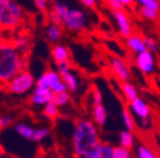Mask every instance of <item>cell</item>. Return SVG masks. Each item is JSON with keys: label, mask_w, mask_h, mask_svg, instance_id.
Returning a JSON list of instances; mask_svg holds the SVG:
<instances>
[{"label": "cell", "mask_w": 160, "mask_h": 158, "mask_svg": "<svg viewBox=\"0 0 160 158\" xmlns=\"http://www.w3.org/2000/svg\"><path fill=\"white\" fill-rule=\"evenodd\" d=\"M28 56L19 51L10 38H0V86H5L19 72L27 70Z\"/></svg>", "instance_id": "obj_1"}, {"label": "cell", "mask_w": 160, "mask_h": 158, "mask_svg": "<svg viewBox=\"0 0 160 158\" xmlns=\"http://www.w3.org/2000/svg\"><path fill=\"white\" fill-rule=\"evenodd\" d=\"M101 143L99 129L92 119L82 118L76 120L71 137V147L75 158H82L87 152Z\"/></svg>", "instance_id": "obj_2"}, {"label": "cell", "mask_w": 160, "mask_h": 158, "mask_svg": "<svg viewBox=\"0 0 160 158\" xmlns=\"http://www.w3.org/2000/svg\"><path fill=\"white\" fill-rule=\"evenodd\" d=\"M27 19L24 8L15 0H0V27L7 32L21 29Z\"/></svg>", "instance_id": "obj_3"}, {"label": "cell", "mask_w": 160, "mask_h": 158, "mask_svg": "<svg viewBox=\"0 0 160 158\" xmlns=\"http://www.w3.org/2000/svg\"><path fill=\"white\" fill-rule=\"evenodd\" d=\"M36 82H37V80L34 78L33 73L29 70H23L15 77H13L4 86V89L10 95L22 96V95L31 94L32 90L36 87Z\"/></svg>", "instance_id": "obj_4"}, {"label": "cell", "mask_w": 160, "mask_h": 158, "mask_svg": "<svg viewBox=\"0 0 160 158\" xmlns=\"http://www.w3.org/2000/svg\"><path fill=\"white\" fill-rule=\"evenodd\" d=\"M62 28L71 33H83L89 26V19L85 10L80 8H69L62 18Z\"/></svg>", "instance_id": "obj_5"}, {"label": "cell", "mask_w": 160, "mask_h": 158, "mask_svg": "<svg viewBox=\"0 0 160 158\" xmlns=\"http://www.w3.org/2000/svg\"><path fill=\"white\" fill-rule=\"evenodd\" d=\"M36 86L52 90L55 94H60V92H64V91H69L68 87H66V85H65V82L62 81L61 75L58 73L57 70H52V68L46 70L41 76L37 78Z\"/></svg>", "instance_id": "obj_6"}, {"label": "cell", "mask_w": 160, "mask_h": 158, "mask_svg": "<svg viewBox=\"0 0 160 158\" xmlns=\"http://www.w3.org/2000/svg\"><path fill=\"white\" fill-rule=\"evenodd\" d=\"M127 109L130 110V113L133 115V118L136 120H138V124L142 129H146L150 127L151 124V119H150V106L149 104L141 97H137L136 100L128 103Z\"/></svg>", "instance_id": "obj_7"}, {"label": "cell", "mask_w": 160, "mask_h": 158, "mask_svg": "<svg viewBox=\"0 0 160 158\" xmlns=\"http://www.w3.org/2000/svg\"><path fill=\"white\" fill-rule=\"evenodd\" d=\"M56 70L58 71V73L61 75L62 77V81L65 82L68 90L74 94L79 90L80 87V80H79V76L78 73L72 70L71 63L70 62H62V63H57L56 65Z\"/></svg>", "instance_id": "obj_8"}, {"label": "cell", "mask_w": 160, "mask_h": 158, "mask_svg": "<svg viewBox=\"0 0 160 158\" xmlns=\"http://www.w3.org/2000/svg\"><path fill=\"white\" fill-rule=\"evenodd\" d=\"M53 97H55V92L52 90L36 86L32 90V92L29 94V96H28V103L32 106L43 109L47 104L53 101Z\"/></svg>", "instance_id": "obj_9"}, {"label": "cell", "mask_w": 160, "mask_h": 158, "mask_svg": "<svg viewBox=\"0 0 160 158\" xmlns=\"http://www.w3.org/2000/svg\"><path fill=\"white\" fill-rule=\"evenodd\" d=\"M112 18L114 19V23L118 30V34L122 38L127 39L130 35L133 34V28H132V23L131 19L128 16V14L126 13V10H119V12H111Z\"/></svg>", "instance_id": "obj_10"}, {"label": "cell", "mask_w": 160, "mask_h": 158, "mask_svg": "<svg viewBox=\"0 0 160 158\" xmlns=\"http://www.w3.org/2000/svg\"><path fill=\"white\" fill-rule=\"evenodd\" d=\"M135 66L140 72L146 76L152 75L156 70V61H155L154 53L150 51H145L135 56Z\"/></svg>", "instance_id": "obj_11"}, {"label": "cell", "mask_w": 160, "mask_h": 158, "mask_svg": "<svg viewBox=\"0 0 160 158\" xmlns=\"http://www.w3.org/2000/svg\"><path fill=\"white\" fill-rule=\"evenodd\" d=\"M109 68L113 76L119 82H127L131 78V70L128 65L118 57H112L109 60Z\"/></svg>", "instance_id": "obj_12"}, {"label": "cell", "mask_w": 160, "mask_h": 158, "mask_svg": "<svg viewBox=\"0 0 160 158\" xmlns=\"http://www.w3.org/2000/svg\"><path fill=\"white\" fill-rule=\"evenodd\" d=\"M113 146L101 142L98 146L87 152L82 158H113Z\"/></svg>", "instance_id": "obj_13"}, {"label": "cell", "mask_w": 160, "mask_h": 158, "mask_svg": "<svg viewBox=\"0 0 160 158\" xmlns=\"http://www.w3.org/2000/svg\"><path fill=\"white\" fill-rule=\"evenodd\" d=\"M10 41L13 42V44L21 51L23 54L28 56L29 52L32 51V46H33V42H32V38L26 34V33H17L15 35L10 37Z\"/></svg>", "instance_id": "obj_14"}, {"label": "cell", "mask_w": 160, "mask_h": 158, "mask_svg": "<svg viewBox=\"0 0 160 158\" xmlns=\"http://www.w3.org/2000/svg\"><path fill=\"white\" fill-rule=\"evenodd\" d=\"M126 47H127V49H128L131 53H133L135 56H137V54H140V53L148 51L144 38H142L141 35H138V34H135V33H133L132 35H130V37L126 39Z\"/></svg>", "instance_id": "obj_15"}, {"label": "cell", "mask_w": 160, "mask_h": 158, "mask_svg": "<svg viewBox=\"0 0 160 158\" xmlns=\"http://www.w3.org/2000/svg\"><path fill=\"white\" fill-rule=\"evenodd\" d=\"M45 38L52 44H58L60 41L64 37V28L61 26L57 24H52V23H47V26L45 27Z\"/></svg>", "instance_id": "obj_16"}, {"label": "cell", "mask_w": 160, "mask_h": 158, "mask_svg": "<svg viewBox=\"0 0 160 158\" xmlns=\"http://www.w3.org/2000/svg\"><path fill=\"white\" fill-rule=\"evenodd\" d=\"M51 57L53 62L57 65V63H62V62H70V57H71V53H70V49L65 46V44H53L52 49H51Z\"/></svg>", "instance_id": "obj_17"}, {"label": "cell", "mask_w": 160, "mask_h": 158, "mask_svg": "<svg viewBox=\"0 0 160 158\" xmlns=\"http://www.w3.org/2000/svg\"><path fill=\"white\" fill-rule=\"evenodd\" d=\"M92 120L94 122V124L98 128H102V127L106 125V123L108 120V111H107V108L103 104L93 106V109H92Z\"/></svg>", "instance_id": "obj_18"}, {"label": "cell", "mask_w": 160, "mask_h": 158, "mask_svg": "<svg viewBox=\"0 0 160 158\" xmlns=\"http://www.w3.org/2000/svg\"><path fill=\"white\" fill-rule=\"evenodd\" d=\"M14 129H15L17 134H18L19 137H22L23 139L33 142L34 130H36L34 127H32V125H29V124H27V123H24V122H18V123H15Z\"/></svg>", "instance_id": "obj_19"}, {"label": "cell", "mask_w": 160, "mask_h": 158, "mask_svg": "<svg viewBox=\"0 0 160 158\" xmlns=\"http://www.w3.org/2000/svg\"><path fill=\"white\" fill-rule=\"evenodd\" d=\"M118 146H121L123 148L127 149H133V147L136 146V137L135 133L131 130H126L123 129L121 133L118 134Z\"/></svg>", "instance_id": "obj_20"}, {"label": "cell", "mask_w": 160, "mask_h": 158, "mask_svg": "<svg viewBox=\"0 0 160 158\" xmlns=\"http://www.w3.org/2000/svg\"><path fill=\"white\" fill-rule=\"evenodd\" d=\"M119 87H121L122 96L125 97V100L127 103H131V101L136 100L137 97H140L137 87L132 82H130V81H127V82H119Z\"/></svg>", "instance_id": "obj_21"}, {"label": "cell", "mask_w": 160, "mask_h": 158, "mask_svg": "<svg viewBox=\"0 0 160 158\" xmlns=\"http://www.w3.org/2000/svg\"><path fill=\"white\" fill-rule=\"evenodd\" d=\"M42 115H43V118L45 119H47V120H56L57 118L60 116V108L52 101V103H50V104H47L43 109H42Z\"/></svg>", "instance_id": "obj_22"}, {"label": "cell", "mask_w": 160, "mask_h": 158, "mask_svg": "<svg viewBox=\"0 0 160 158\" xmlns=\"http://www.w3.org/2000/svg\"><path fill=\"white\" fill-rule=\"evenodd\" d=\"M121 119H122V124H123V127H125L126 130H131V132L135 130V127H136V119L133 118V115L130 113L128 109H123V110H122Z\"/></svg>", "instance_id": "obj_23"}, {"label": "cell", "mask_w": 160, "mask_h": 158, "mask_svg": "<svg viewBox=\"0 0 160 158\" xmlns=\"http://www.w3.org/2000/svg\"><path fill=\"white\" fill-rule=\"evenodd\" d=\"M71 101V92L70 91H64V92H60V94H55L53 97V103L61 109L64 106H68Z\"/></svg>", "instance_id": "obj_24"}, {"label": "cell", "mask_w": 160, "mask_h": 158, "mask_svg": "<svg viewBox=\"0 0 160 158\" xmlns=\"http://www.w3.org/2000/svg\"><path fill=\"white\" fill-rule=\"evenodd\" d=\"M136 158H158L156 153L145 144H138L136 147Z\"/></svg>", "instance_id": "obj_25"}, {"label": "cell", "mask_w": 160, "mask_h": 158, "mask_svg": "<svg viewBox=\"0 0 160 158\" xmlns=\"http://www.w3.org/2000/svg\"><path fill=\"white\" fill-rule=\"evenodd\" d=\"M51 135V129L48 127H39L34 130V138L33 142H43Z\"/></svg>", "instance_id": "obj_26"}, {"label": "cell", "mask_w": 160, "mask_h": 158, "mask_svg": "<svg viewBox=\"0 0 160 158\" xmlns=\"http://www.w3.org/2000/svg\"><path fill=\"white\" fill-rule=\"evenodd\" d=\"M138 14L141 15L144 19L150 21V22H155L159 18V12L149 9V8H144V7H138Z\"/></svg>", "instance_id": "obj_27"}, {"label": "cell", "mask_w": 160, "mask_h": 158, "mask_svg": "<svg viewBox=\"0 0 160 158\" xmlns=\"http://www.w3.org/2000/svg\"><path fill=\"white\" fill-rule=\"evenodd\" d=\"M113 158H133L132 151L121 146H116L113 148Z\"/></svg>", "instance_id": "obj_28"}, {"label": "cell", "mask_w": 160, "mask_h": 158, "mask_svg": "<svg viewBox=\"0 0 160 158\" xmlns=\"http://www.w3.org/2000/svg\"><path fill=\"white\" fill-rule=\"evenodd\" d=\"M135 3H137L138 7L149 8L156 12L160 10V0H135Z\"/></svg>", "instance_id": "obj_29"}, {"label": "cell", "mask_w": 160, "mask_h": 158, "mask_svg": "<svg viewBox=\"0 0 160 158\" xmlns=\"http://www.w3.org/2000/svg\"><path fill=\"white\" fill-rule=\"evenodd\" d=\"M33 5L36 7V9L38 12H42V13H47L51 8V3L52 0H32Z\"/></svg>", "instance_id": "obj_30"}, {"label": "cell", "mask_w": 160, "mask_h": 158, "mask_svg": "<svg viewBox=\"0 0 160 158\" xmlns=\"http://www.w3.org/2000/svg\"><path fill=\"white\" fill-rule=\"evenodd\" d=\"M13 116L9 115V114H3L0 115V132L2 130H5L8 129L9 127L13 125Z\"/></svg>", "instance_id": "obj_31"}, {"label": "cell", "mask_w": 160, "mask_h": 158, "mask_svg": "<svg viewBox=\"0 0 160 158\" xmlns=\"http://www.w3.org/2000/svg\"><path fill=\"white\" fill-rule=\"evenodd\" d=\"M90 97H92V106H97V105L103 104V96H102V92L99 91L97 87L93 89Z\"/></svg>", "instance_id": "obj_32"}, {"label": "cell", "mask_w": 160, "mask_h": 158, "mask_svg": "<svg viewBox=\"0 0 160 158\" xmlns=\"http://www.w3.org/2000/svg\"><path fill=\"white\" fill-rule=\"evenodd\" d=\"M144 41H145V44H146V49L152 52V53H156L159 51V44L158 42L155 41L154 38L151 37H144Z\"/></svg>", "instance_id": "obj_33"}, {"label": "cell", "mask_w": 160, "mask_h": 158, "mask_svg": "<svg viewBox=\"0 0 160 158\" xmlns=\"http://www.w3.org/2000/svg\"><path fill=\"white\" fill-rule=\"evenodd\" d=\"M106 5L108 7V9L111 12H119V10H126V8L119 4L117 0H106Z\"/></svg>", "instance_id": "obj_34"}, {"label": "cell", "mask_w": 160, "mask_h": 158, "mask_svg": "<svg viewBox=\"0 0 160 158\" xmlns=\"http://www.w3.org/2000/svg\"><path fill=\"white\" fill-rule=\"evenodd\" d=\"M97 3H98V0H80V4H82L83 8H85V9H93V8H95Z\"/></svg>", "instance_id": "obj_35"}, {"label": "cell", "mask_w": 160, "mask_h": 158, "mask_svg": "<svg viewBox=\"0 0 160 158\" xmlns=\"http://www.w3.org/2000/svg\"><path fill=\"white\" fill-rule=\"evenodd\" d=\"M117 2H118L119 4H122L125 8H130V7L135 3V0H117Z\"/></svg>", "instance_id": "obj_36"}, {"label": "cell", "mask_w": 160, "mask_h": 158, "mask_svg": "<svg viewBox=\"0 0 160 158\" xmlns=\"http://www.w3.org/2000/svg\"><path fill=\"white\" fill-rule=\"evenodd\" d=\"M0 158H8V156H7V153L4 152V149L0 147Z\"/></svg>", "instance_id": "obj_37"}, {"label": "cell", "mask_w": 160, "mask_h": 158, "mask_svg": "<svg viewBox=\"0 0 160 158\" xmlns=\"http://www.w3.org/2000/svg\"><path fill=\"white\" fill-rule=\"evenodd\" d=\"M3 32H4V30H3V29H2V27H0V34H2V33H3ZM0 38H2V35H0Z\"/></svg>", "instance_id": "obj_38"}, {"label": "cell", "mask_w": 160, "mask_h": 158, "mask_svg": "<svg viewBox=\"0 0 160 158\" xmlns=\"http://www.w3.org/2000/svg\"><path fill=\"white\" fill-rule=\"evenodd\" d=\"M60 2H65V0H60Z\"/></svg>", "instance_id": "obj_39"}]
</instances>
